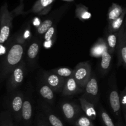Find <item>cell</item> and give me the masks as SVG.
I'll use <instances>...</instances> for the list:
<instances>
[{"label":"cell","instance_id":"1","mask_svg":"<svg viewBox=\"0 0 126 126\" xmlns=\"http://www.w3.org/2000/svg\"><path fill=\"white\" fill-rule=\"evenodd\" d=\"M25 44V40L22 35H20L9 48L1 63L0 75L1 82L10 75L12 70L22 61Z\"/></svg>","mask_w":126,"mask_h":126},{"label":"cell","instance_id":"2","mask_svg":"<svg viewBox=\"0 0 126 126\" xmlns=\"http://www.w3.org/2000/svg\"><path fill=\"white\" fill-rule=\"evenodd\" d=\"M16 17L13 11H9L7 2H5L0 9V43L4 44L9 39L12 27V21Z\"/></svg>","mask_w":126,"mask_h":126},{"label":"cell","instance_id":"3","mask_svg":"<svg viewBox=\"0 0 126 126\" xmlns=\"http://www.w3.org/2000/svg\"><path fill=\"white\" fill-rule=\"evenodd\" d=\"M25 73V63L22 61L12 70L10 74L7 84L8 92H11L17 89L22 84Z\"/></svg>","mask_w":126,"mask_h":126},{"label":"cell","instance_id":"4","mask_svg":"<svg viewBox=\"0 0 126 126\" xmlns=\"http://www.w3.org/2000/svg\"><path fill=\"white\" fill-rule=\"evenodd\" d=\"M73 77L80 87L84 88L91 75V66L89 62L80 63L74 69Z\"/></svg>","mask_w":126,"mask_h":126},{"label":"cell","instance_id":"5","mask_svg":"<svg viewBox=\"0 0 126 126\" xmlns=\"http://www.w3.org/2000/svg\"><path fill=\"white\" fill-rule=\"evenodd\" d=\"M82 97L93 104H97L98 101V84L95 77L92 76L84 87Z\"/></svg>","mask_w":126,"mask_h":126},{"label":"cell","instance_id":"6","mask_svg":"<svg viewBox=\"0 0 126 126\" xmlns=\"http://www.w3.org/2000/svg\"><path fill=\"white\" fill-rule=\"evenodd\" d=\"M66 80V79L62 77L54 72L47 74L45 76L46 84L56 92L62 91Z\"/></svg>","mask_w":126,"mask_h":126},{"label":"cell","instance_id":"7","mask_svg":"<svg viewBox=\"0 0 126 126\" xmlns=\"http://www.w3.org/2000/svg\"><path fill=\"white\" fill-rule=\"evenodd\" d=\"M84 88L80 87L73 76L68 78L63 88L62 93L63 96H70L82 93Z\"/></svg>","mask_w":126,"mask_h":126},{"label":"cell","instance_id":"8","mask_svg":"<svg viewBox=\"0 0 126 126\" xmlns=\"http://www.w3.org/2000/svg\"><path fill=\"white\" fill-rule=\"evenodd\" d=\"M24 98L22 93H18L12 96L11 101V109L16 119L22 118V109L24 102Z\"/></svg>","mask_w":126,"mask_h":126},{"label":"cell","instance_id":"9","mask_svg":"<svg viewBox=\"0 0 126 126\" xmlns=\"http://www.w3.org/2000/svg\"><path fill=\"white\" fill-rule=\"evenodd\" d=\"M109 103L112 111L117 118H121L122 106L121 103L120 96L115 87H113L110 93Z\"/></svg>","mask_w":126,"mask_h":126},{"label":"cell","instance_id":"10","mask_svg":"<svg viewBox=\"0 0 126 126\" xmlns=\"http://www.w3.org/2000/svg\"><path fill=\"white\" fill-rule=\"evenodd\" d=\"M55 0H37L33 7L27 13H36L39 15L46 14L52 7V4Z\"/></svg>","mask_w":126,"mask_h":126},{"label":"cell","instance_id":"11","mask_svg":"<svg viewBox=\"0 0 126 126\" xmlns=\"http://www.w3.org/2000/svg\"><path fill=\"white\" fill-rule=\"evenodd\" d=\"M118 54L119 64L123 62L126 66V28H124V27L119 30Z\"/></svg>","mask_w":126,"mask_h":126},{"label":"cell","instance_id":"12","mask_svg":"<svg viewBox=\"0 0 126 126\" xmlns=\"http://www.w3.org/2000/svg\"><path fill=\"white\" fill-rule=\"evenodd\" d=\"M61 108L66 119L70 121L75 119L80 111V107L78 105L70 102L63 103Z\"/></svg>","mask_w":126,"mask_h":126},{"label":"cell","instance_id":"13","mask_svg":"<svg viewBox=\"0 0 126 126\" xmlns=\"http://www.w3.org/2000/svg\"><path fill=\"white\" fill-rule=\"evenodd\" d=\"M107 49H108V46H107L106 40L100 38L91 47L90 54L94 58H101L103 53Z\"/></svg>","mask_w":126,"mask_h":126},{"label":"cell","instance_id":"14","mask_svg":"<svg viewBox=\"0 0 126 126\" xmlns=\"http://www.w3.org/2000/svg\"><path fill=\"white\" fill-rule=\"evenodd\" d=\"M79 103L81 109L85 112L86 116L91 120L95 119L97 117V112L95 109L94 104L89 101L82 96L79 98Z\"/></svg>","mask_w":126,"mask_h":126},{"label":"cell","instance_id":"15","mask_svg":"<svg viewBox=\"0 0 126 126\" xmlns=\"http://www.w3.org/2000/svg\"><path fill=\"white\" fill-rule=\"evenodd\" d=\"M124 11V8H123L121 6L116 3L113 2L111 6L108 9L107 17L109 22L113 21L116 19L120 17Z\"/></svg>","mask_w":126,"mask_h":126},{"label":"cell","instance_id":"16","mask_svg":"<svg viewBox=\"0 0 126 126\" xmlns=\"http://www.w3.org/2000/svg\"><path fill=\"white\" fill-rule=\"evenodd\" d=\"M126 16V8H124V11L121 16L118 18L116 19L113 21L109 22L108 25V32L114 33V32H119L123 27V22Z\"/></svg>","mask_w":126,"mask_h":126},{"label":"cell","instance_id":"17","mask_svg":"<svg viewBox=\"0 0 126 126\" xmlns=\"http://www.w3.org/2000/svg\"><path fill=\"white\" fill-rule=\"evenodd\" d=\"M33 114V107L31 101L28 99L24 100L22 109V119L24 122H28L31 121Z\"/></svg>","mask_w":126,"mask_h":126},{"label":"cell","instance_id":"18","mask_svg":"<svg viewBox=\"0 0 126 126\" xmlns=\"http://www.w3.org/2000/svg\"><path fill=\"white\" fill-rule=\"evenodd\" d=\"M112 61V54H111L108 49L106 50L101 57L100 70L102 74H105L110 70Z\"/></svg>","mask_w":126,"mask_h":126},{"label":"cell","instance_id":"19","mask_svg":"<svg viewBox=\"0 0 126 126\" xmlns=\"http://www.w3.org/2000/svg\"><path fill=\"white\" fill-rule=\"evenodd\" d=\"M119 31L117 32H114V33L108 32V34L107 35L106 42L107 43L108 51L111 54H113L115 50L116 47L118 44V39L119 38Z\"/></svg>","mask_w":126,"mask_h":126},{"label":"cell","instance_id":"20","mask_svg":"<svg viewBox=\"0 0 126 126\" xmlns=\"http://www.w3.org/2000/svg\"><path fill=\"white\" fill-rule=\"evenodd\" d=\"M75 14L77 18L82 21L89 20L92 17V14L89 11L88 7L82 4L76 5Z\"/></svg>","mask_w":126,"mask_h":126},{"label":"cell","instance_id":"21","mask_svg":"<svg viewBox=\"0 0 126 126\" xmlns=\"http://www.w3.org/2000/svg\"><path fill=\"white\" fill-rule=\"evenodd\" d=\"M54 90L50 88L47 84H45L42 85L39 88V93L42 97L45 99L48 102L52 103L54 98Z\"/></svg>","mask_w":126,"mask_h":126},{"label":"cell","instance_id":"22","mask_svg":"<svg viewBox=\"0 0 126 126\" xmlns=\"http://www.w3.org/2000/svg\"><path fill=\"white\" fill-rule=\"evenodd\" d=\"M55 35V27L54 26L50 27L44 34V46L46 48L51 47L54 42V38Z\"/></svg>","mask_w":126,"mask_h":126},{"label":"cell","instance_id":"23","mask_svg":"<svg viewBox=\"0 0 126 126\" xmlns=\"http://www.w3.org/2000/svg\"><path fill=\"white\" fill-rule=\"evenodd\" d=\"M39 44L37 42H34L30 45L27 50V56L30 61H33L36 58L39 51Z\"/></svg>","mask_w":126,"mask_h":126},{"label":"cell","instance_id":"24","mask_svg":"<svg viewBox=\"0 0 126 126\" xmlns=\"http://www.w3.org/2000/svg\"><path fill=\"white\" fill-rule=\"evenodd\" d=\"M52 72L66 79L73 76L74 74V69H71L69 67H59L54 69Z\"/></svg>","mask_w":126,"mask_h":126},{"label":"cell","instance_id":"25","mask_svg":"<svg viewBox=\"0 0 126 126\" xmlns=\"http://www.w3.org/2000/svg\"><path fill=\"white\" fill-rule=\"evenodd\" d=\"M52 26V21L51 19H46L44 21H43L42 23H41V24L38 25V28H37V32L40 35L45 34L46 32Z\"/></svg>","mask_w":126,"mask_h":126},{"label":"cell","instance_id":"26","mask_svg":"<svg viewBox=\"0 0 126 126\" xmlns=\"http://www.w3.org/2000/svg\"><path fill=\"white\" fill-rule=\"evenodd\" d=\"M76 126H94L92 121L87 116H82L78 118L75 122Z\"/></svg>","mask_w":126,"mask_h":126},{"label":"cell","instance_id":"27","mask_svg":"<svg viewBox=\"0 0 126 126\" xmlns=\"http://www.w3.org/2000/svg\"><path fill=\"white\" fill-rule=\"evenodd\" d=\"M100 116L102 121L105 126H115L113 120L110 117L107 111L103 109H101L100 110Z\"/></svg>","mask_w":126,"mask_h":126},{"label":"cell","instance_id":"28","mask_svg":"<svg viewBox=\"0 0 126 126\" xmlns=\"http://www.w3.org/2000/svg\"><path fill=\"white\" fill-rule=\"evenodd\" d=\"M47 116L48 121L52 126H64L61 120L54 114L48 112Z\"/></svg>","mask_w":126,"mask_h":126},{"label":"cell","instance_id":"29","mask_svg":"<svg viewBox=\"0 0 126 126\" xmlns=\"http://www.w3.org/2000/svg\"><path fill=\"white\" fill-rule=\"evenodd\" d=\"M11 115L8 112H2L1 115V126H12Z\"/></svg>","mask_w":126,"mask_h":126},{"label":"cell","instance_id":"30","mask_svg":"<svg viewBox=\"0 0 126 126\" xmlns=\"http://www.w3.org/2000/svg\"><path fill=\"white\" fill-rule=\"evenodd\" d=\"M119 96H120L121 106L123 107V109L126 110V86L124 89V90L121 92Z\"/></svg>","mask_w":126,"mask_h":126},{"label":"cell","instance_id":"31","mask_svg":"<svg viewBox=\"0 0 126 126\" xmlns=\"http://www.w3.org/2000/svg\"><path fill=\"white\" fill-rule=\"evenodd\" d=\"M38 126H47L46 124L44 123H39V125H38Z\"/></svg>","mask_w":126,"mask_h":126},{"label":"cell","instance_id":"32","mask_svg":"<svg viewBox=\"0 0 126 126\" xmlns=\"http://www.w3.org/2000/svg\"><path fill=\"white\" fill-rule=\"evenodd\" d=\"M124 117H125V121H126V110H124Z\"/></svg>","mask_w":126,"mask_h":126},{"label":"cell","instance_id":"33","mask_svg":"<svg viewBox=\"0 0 126 126\" xmlns=\"http://www.w3.org/2000/svg\"><path fill=\"white\" fill-rule=\"evenodd\" d=\"M63 1H67V2H72V1H73L74 0H63Z\"/></svg>","mask_w":126,"mask_h":126},{"label":"cell","instance_id":"34","mask_svg":"<svg viewBox=\"0 0 126 126\" xmlns=\"http://www.w3.org/2000/svg\"><path fill=\"white\" fill-rule=\"evenodd\" d=\"M118 126H122L121 124L119 123V124H118Z\"/></svg>","mask_w":126,"mask_h":126},{"label":"cell","instance_id":"35","mask_svg":"<svg viewBox=\"0 0 126 126\" xmlns=\"http://www.w3.org/2000/svg\"><path fill=\"white\" fill-rule=\"evenodd\" d=\"M20 3H22L23 2V0H20Z\"/></svg>","mask_w":126,"mask_h":126},{"label":"cell","instance_id":"36","mask_svg":"<svg viewBox=\"0 0 126 126\" xmlns=\"http://www.w3.org/2000/svg\"><path fill=\"white\" fill-rule=\"evenodd\" d=\"M12 126H14V124H13V125H12Z\"/></svg>","mask_w":126,"mask_h":126}]
</instances>
